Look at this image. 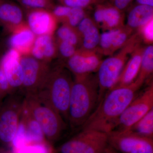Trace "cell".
Returning a JSON list of instances; mask_svg holds the SVG:
<instances>
[{
	"instance_id": "obj_1",
	"label": "cell",
	"mask_w": 153,
	"mask_h": 153,
	"mask_svg": "<svg viewBox=\"0 0 153 153\" xmlns=\"http://www.w3.org/2000/svg\"><path fill=\"white\" fill-rule=\"evenodd\" d=\"M141 87L134 82L109 91L82 126V129L94 130L107 134L113 131L119 118L137 95Z\"/></svg>"
},
{
	"instance_id": "obj_2",
	"label": "cell",
	"mask_w": 153,
	"mask_h": 153,
	"mask_svg": "<svg viewBox=\"0 0 153 153\" xmlns=\"http://www.w3.org/2000/svg\"><path fill=\"white\" fill-rule=\"evenodd\" d=\"M99 90L96 74L74 76L71 88L68 123L71 129L82 128L99 103Z\"/></svg>"
},
{
	"instance_id": "obj_3",
	"label": "cell",
	"mask_w": 153,
	"mask_h": 153,
	"mask_svg": "<svg viewBox=\"0 0 153 153\" xmlns=\"http://www.w3.org/2000/svg\"><path fill=\"white\" fill-rule=\"evenodd\" d=\"M142 43L139 34L135 32L122 48L102 60L96 74L99 90L98 104L105 94L116 85L132 52Z\"/></svg>"
},
{
	"instance_id": "obj_4",
	"label": "cell",
	"mask_w": 153,
	"mask_h": 153,
	"mask_svg": "<svg viewBox=\"0 0 153 153\" xmlns=\"http://www.w3.org/2000/svg\"><path fill=\"white\" fill-rule=\"evenodd\" d=\"M73 80L71 72L59 62L51 66L41 93L49 100L66 123L68 122L69 100Z\"/></svg>"
},
{
	"instance_id": "obj_5",
	"label": "cell",
	"mask_w": 153,
	"mask_h": 153,
	"mask_svg": "<svg viewBox=\"0 0 153 153\" xmlns=\"http://www.w3.org/2000/svg\"><path fill=\"white\" fill-rule=\"evenodd\" d=\"M24 102L41 126L47 142L53 146L66 129V122L41 93L25 96Z\"/></svg>"
},
{
	"instance_id": "obj_6",
	"label": "cell",
	"mask_w": 153,
	"mask_h": 153,
	"mask_svg": "<svg viewBox=\"0 0 153 153\" xmlns=\"http://www.w3.org/2000/svg\"><path fill=\"white\" fill-rule=\"evenodd\" d=\"M25 96L17 93L9 95L0 106V147H10L20 119Z\"/></svg>"
},
{
	"instance_id": "obj_7",
	"label": "cell",
	"mask_w": 153,
	"mask_h": 153,
	"mask_svg": "<svg viewBox=\"0 0 153 153\" xmlns=\"http://www.w3.org/2000/svg\"><path fill=\"white\" fill-rule=\"evenodd\" d=\"M108 145V134L91 129H82L62 144L58 153H102Z\"/></svg>"
},
{
	"instance_id": "obj_8",
	"label": "cell",
	"mask_w": 153,
	"mask_h": 153,
	"mask_svg": "<svg viewBox=\"0 0 153 153\" xmlns=\"http://www.w3.org/2000/svg\"><path fill=\"white\" fill-rule=\"evenodd\" d=\"M21 63L24 75L21 93L25 97L38 93L45 85L51 68L50 63L30 55L22 56Z\"/></svg>"
},
{
	"instance_id": "obj_9",
	"label": "cell",
	"mask_w": 153,
	"mask_h": 153,
	"mask_svg": "<svg viewBox=\"0 0 153 153\" xmlns=\"http://www.w3.org/2000/svg\"><path fill=\"white\" fill-rule=\"evenodd\" d=\"M107 134L108 145L118 152L153 153V138L130 130H114Z\"/></svg>"
},
{
	"instance_id": "obj_10",
	"label": "cell",
	"mask_w": 153,
	"mask_h": 153,
	"mask_svg": "<svg viewBox=\"0 0 153 153\" xmlns=\"http://www.w3.org/2000/svg\"><path fill=\"white\" fill-rule=\"evenodd\" d=\"M153 108V84L134 99L119 118L114 130H128Z\"/></svg>"
},
{
	"instance_id": "obj_11",
	"label": "cell",
	"mask_w": 153,
	"mask_h": 153,
	"mask_svg": "<svg viewBox=\"0 0 153 153\" xmlns=\"http://www.w3.org/2000/svg\"><path fill=\"white\" fill-rule=\"evenodd\" d=\"M102 56L97 51H87L78 48L64 65L74 76L94 74L98 71L103 60Z\"/></svg>"
},
{
	"instance_id": "obj_12",
	"label": "cell",
	"mask_w": 153,
	"mask_h": 153,
	"mask_svg": "<svg viewBox=\"0 0 153 153\" xmlns=\"http://www.w3.org/2000/svg\"><path fill=\"white\" fill-rule=\"evenodd\" d=\"M22 56L16 50L10 48L0 60V66L8 81L12 94L21 93L24 79Z\"/></svg>"
},
{
	"instance_id": "obj_13",
	"label": "cell",
	"mask_w": 153,
	"mask_h": 153,
	"mask_svg": "<svg viewBox=\"0 0 153 153\" xmlns=\"http://www.w3.org/2000/svg\"><path fill=\"white\" fill-rule=\"evenodd\" d=\"M25 10V22L36 36L54 35L58 22L51 11L45 9Z\"/></svg>"
},
{
	"instance_id": "obj_14",
	"label": "cell",
	"mask_w": 153,
	"mask_h": 153,
	"mask_svg": "<svg viewBox=\"0 0 153 153\" xmlns=\"http://www.w3.org/2000/svg\"><path fill=\"white\" fill-rule=\"evenodd\" d=\"M76 29L81 40L79 49L87 51H97L101 34L99 28L92 18L87 15Z\"/></svg>"
},
{
	"instance_id": "obj_15",
	"label": "cell",
	"mask_w": 153,
	"mask_h": 153,
	"mask_svg": "<svg viewBox=\"0 0 153 153\" xmlns=\"http://www.w3.org/2000/svg\"><path fill=\"white\" fill-rule=\"evenodd\" d=\"M24 12L20 6L10 0H0V25L11 33L25 22Z\"/></svg>"
},
{
	"instance_id": "obj_16",
	"label": "cell",
	"mask_w": 153,
	"mask_h": 153,
	"mask_svg": "<svg viewBox=\"0 0 153 153\" xmlns=\"http://www.w3.org/2000/svg\"><path fill=\"white\" fill-rule=\"evenodd\" d=\"M9 44L22 56L30 55L36 36L28 27L26 22L15 28L11 33Z\"/></svg>"
},
{
	"instance_id": "obj_17",
	"label": "cell",
	"mask_w": 153,
	"mask_h": 153,
	"mask_svg": "<svg viewBox=\"0 0 153 153\" xmlns=\"http://www.w3.org/2000/svg\"><path fill=\"white\" fill-rule=\"evenodd\" d=\"M30 55L48 63L57 57V45L54 35L36 36Z\"/></svg>"
},
{
	"instance_id": "obj_18",
	"label": "cell",
	"mask_w": 153,
	"mask_h": 153,
	"mask_svg": "<svg viewBox=\"0 0 153 153\" xmlns=\"http://www.w3.org/2000/svg\"><path fill=\"white\" fill-rule=\"evenodd\" d=\"M145 47L140 44L132 52L115 87L130 85L136 79L139 73Z\"/></svg>"
},
{
	"instance_id": "obj_19",
	"label": "cell",
	"mask_w": 153,
	"mask_h": 153,
	"mask_svg": "<svg viewBox=\"0 0 153 153\" xmlns=\"http://www.w3.org/2000/svg\"><path fill=\"white\" fill-rule=\"evenodd\" d=\"M153 20V7L135 4L130 7L125 25L136 32Z\"/></svg>"
},
{
	"instance_id": "obj_20",
	"label": "cell",
	"mask_w": 153,
	"mask_h": 153,
	"mask_svg": "<svg viewBox=\"0 0 153 153\" xmlns=\"http://www.w3.org/2000/svg\"><path fill=\"white\" fill-rule=\"evenodd\" d=\"M22 116L25 120L27 128V145L49 143L45 138L41 126L33 117L24 101Z\"/></svg>"
},
{
	"instance_id": "obj_21",
	"label": "cell",
	"mask_w": 153,
	"mask_h": 153,
	"mask_svg": "<svg viewBox=\"0 0 153 153\" xmlns=\"http://www.w3.org/2000/svg\"><path fill=\"white\" fill-rule=\"evenodd\" d=\"M124 22L123 11L115 7L108 2L105 4L102 21L99 28L104 32L119 29L125 25Z\"/></svg>"
},
{
	"instance_id": "obj_22",
	"label": "cell",
	"mask_w": 153,
	"mask_h": 153,
	"mask_svg": "<svg viewBox=\"0 0 153 153\" xmlns=\"http://www.w3.org/2000/svg\"><path fill=\"white\" fill-rule=\"evenodd\" d=\"M153 72V46L147 45L145 47L140 68L137 77L134 82L142 87Z\"/></svg>"
},
{
	"instance_id": "obj_23",
	"label": "cell",
	"mask_w": 153,
	"mask_h": 153,
	"mask_svg": "<svg viewBox=\"0 0 153 153\" xmlns=\"http://www.w3.org/2000/svg\"><path fill=\"white\" fill-rule=\"evenodd\" d=\"M109 56H111L124 46L134 31L125 25L123 27L111 30Z\"/></svg>"
},
{
	"instance_id": "obj_24",
	"label": "cell",
	"mask_w": 153,
	"mask_h": 153,
	"mask_svg": "<svg viewBox=\"0 0 153 153\" xmlns=\"http://www.w3.org/2000/svg\"><path fill=\"white\" fill-rule=\"evenodd\" d=\"M128 130L142 136L153 138V108Z\"/></svg>"
},
{
	"instance_id": "obj_25",
	"label": "cell",
	"mask_w": 153,
	"mask_h": 153,
	"mask_svg": "<svg viewBox=\"0 0 153 153\" xmlns=\"http://www.w3.org/2000/svg\"><path fill=\"white\" fill-rule=\"evenodd\" d=\"M55 34L56 40L68 42L78 49L80 47L81 40L75 28L62 24L60 27L57 28Z\"/></svg>"
},
{
	"instance_id": "obj_26",
	"label": "cell",
	"mask_w": 153,
	"mask_h": 153,
	"mask_svg": "<svg viewBox=\"0 0 153 153\" xmlns=\"http://www.w3.org/2000/svg\"><path fill=\"white\" fill-rule=\"evenodd\" d=\"M27 145V128L26 123L24 118L21 115V119L16 132L11 143V152H14Z\"/></svg>"
},
{
	"instance_id": "obj_27",
	"label": "cell",
	"mask_w": 153,
	"mask_h": 153,
	"mask_svg": "<svg viewBox=\"0 0 153 153\" xmlns=\"http://www.w3.org/2000/svg\"><path fill=\"white\" fill-rule=\"evenodd\" d=\"M56 42L57 57H60L61 59L59 62L64 65L65 62L75 54L78 48L66 41L56 40Z\"/></svg>"
},
{
	"instance_id": "obj_28",
	"label": "cell",
	"mask_w": 153,
	"mask_h": 153,
	"mask_svg": "<svg viewBox=\"0 0 153 153\" xmlns=\"http://www.w3.org/2000/svg\"><path fill=\"white\" fill-rule=\"evenodd\" d=\"M13 153H57L53 146L49 143L27 145Z\"/></svg>"
},
{
	"instance_id": "obj_29",
	"label": "cell",
	"mask_w": 153,
	"mask_h": 153,
	"mask_svg": "<svg viewBox=\"0 0 153 153\" xmlns=\"http://www.w3.org/2000/svg\"><path fill=\"white\" fill-rule=\"evenodd\" d=\"M25 10L45 9L51 10L55 6L53 0H17Z\"/></svg>"
},
{
	"instance_id": "obj_30",
	"label": "cell",
	"mask_w": 153,
	"mask_h": 153,
	"mask_svg": "<svg viewBox=\"0 0 153 153\" xmlns=\"http://www.w3.org/2000/svg\"><path fill=\"white\" fill-rule=\"evenodd\" d=\"M86 10L81 7L71 8L68 16L63 24L76 29L82 19L88 15Z\"/></svg>"
},
{
	"instance_id": "obj_31",
	"label": "cell",
	"mask_w": 153,
	"mask_h": 153,
	"mask_svg": "<svg viewBox=\"0 0 153 153\" xmlns=\"http://www.w3.org/2000/svg\"><path fill=\"white\" fill-rule=\"evenodd\" d=\"M60 4L69 7H81L87 9L92 6L108 2L107 0H57Z\"/></svg>"
},
{
	"instance_id": "obj_32",
	"label": "cell",
	"mask_w": 153,
	"mask_h": 153,
	"mask_svg": "<svg viewBox=\"0 0 153 153\" xmlns=\"http://www.w3.org/2000/svg\"><path fill=\"white\" fill-rule=\"evenodd\" d=\"M153 20H152L136 31L139 34L142 42L147 45L153 44Z\"/></svg>"
},
{
	"instance_id": "obj_33",
	"label": "cell",
	"mask_w": 153,
	"mask_h": 153,
	"mask_svg": "<svg viewBox=\"0 0 153 153\" xmlns=\"http://www.w3.org/2000/svg\"><path fill=\"white\" fill-rule=\"evenodd\" d=\"M71 9V7L63 5L55 4L50 11L58 23L63 24L67 19Z\"/></svg>"
},
{
	"instance_id": "obj_34",
	"label": "cell",
	"mask_w": 153,
	"mask_h": 153,
	"mask_svg": "<svg viewBox=\"0 0 153 153\" xmlns=\"http://www.w3.org/2000/svg\"><path fill=\"white\" fill-rule=\"evenodd\" d=\"M11 94L12 91L8 81L0 66V100Z\"/></svg>"
},
{
	"instance_id": "obj_35",
	"label": "cell",
	"mask_w": 153,
	"mask_h": 153,
	"mask_svg": "<svg viewBox=\"0 0 153 153\" xmlns=\"http://www.w3.org/2000/svg\"><path fill=\"white\" fill-rule=\"evenodd\" d=\"M134 0H107L110 4L120 10L124 12L131 5Z\"/></svg>"
},
{
	"instance_id": "obj_36",
	"label": "cell",
	"mask_w": 153,
	"mask_h": 153,
	"mask_svg": "<svg viewBox=\"0 0 153 153\" xmlns=\"http://www.w3.org/2000/svg\"><path fill=\"white\" fill-rule=\"evenodd\" d=\"M135 4L153 7V0H135Z\"/></svg>"
},
{
	"instance_id": "obj_37",
	"label": "cell",
	"mask_w": 153,
	"mask_h": 153,
	"mask_svg": "<svg viewBox=\"0 0 153 153\" xmlns=\"http://www.w3.org/2000/svg\"><path fill=\"white\" fill-rule=\"evenodd\" d=\"M102 153H119V152L109 145L104 152Z\"/></svg>"
},
{
	"instance_id": "obj_38",
	"label": "cell",
	"mask_w": 153,
	"mask_h": 153,
	"mask_svg": "<svg viewBox=\"0 0 153 153\" xmlns=\"http://www.w3.org/2000/svg\"><path fill=\"white\" fill-rule=\"evenodd\" d=\"M10 152L7 149L0 147V153H9Z\"/></svg>"
},
{
	"instance_id": "obj_39",
	"label": "cell",
	"mask_w": 153,
	"mask_h": 153,
	"mask_svg": "<svg viewBox=\"0 0 153 153\" xmlns=\"http://www.w3.org/2000/svg\"><path fill=\"white\" fill-rule=\"evenodd\" d=\"M9 153H12V152H11V151H10V152H9Z\"/></svg>"
},
{
	"instance_id": "obj_40",
	"label": "cell",
	"mask_w": 153,
	"mask_h": 153,
	"mask_svg": "<svg viewBox=\"0 0 153 153\" xmlns=\"http://www.w3.org/2000/svg\"><path fill=\"white\" fill-rule=\"evenodd\" d=\"M16 1H17V0H16Z\"/></svg>"
}]
</instances>
